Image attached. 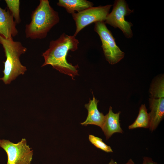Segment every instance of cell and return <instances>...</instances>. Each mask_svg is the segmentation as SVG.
<instances>
[{
  "label": "cell",
  "mask_w": 164,
  "mask_h": 164,
  "mask_svg": "<svg viewBox=\"0 0 164 164\" xmlns=\"http://www.w3.org/2000/svg\"><path fill=\"white\" fill-rule=\"evenodd\" d=\"M149 92L151 98L164 97L163 76L158 77L155 80L150 87Z\"/></svg>",
  "instance_id": "obj_14"
},
{
  "label": "cell",
  "mask_w": 164,
  "mask_h": 164,
  "mask_svg": "<svg viewBox=\"0 0 164 164\" xmlns=\"http://www.w3.org/2000/svg\"><path fill=\"white\" fill-rule=\"evenodd\" d=\"M0 43L2 46L6 58L3 62L4 76L0 78V80L5 84H9L20 75L24 74L26 71V67L21 63L20 57L26 52L27 49L20 42L14 41L13 38L6 39L1 35Z\"/></svg>",
  "instance_id": "obj_3"
},
{
  "label": "cell",
  "mask_w": 164,
  "mask_h": 164,
  "mask_svg": "<svg viewBox=\"0 0 164 164\" xmlns=\"http://www.w3.org/2000/svg\"><path fill=\"white\" fill-rule=\"evenodd\" d=\"M142 164H159L154 161L151 158L144 157Z\"/></svg>",
  "instance_id": "obj_17"
},
{
  "label": "cell",
  "mask_w": 164,
  "mask_h": 164,
  "mask_svg": "<svg viewBox=\"0 0 164 164\" xmlns=\"http://www.w3.org/2000/svg\"><path fill=\"white\" fill-rule=\"evenodd\" d=\"M120 112L116 113H114L112 107L110 106L108 112L105 115V119L101 128L107 140L115 133H123V131L121 127L120 123Z\"/></svg>",
  "instance_id": "obj_10"
},
{
  "label": "cell",
  "mask_w": 164,
  "mask_h": 164,
  "mask_svg": "<svg viewBox=\"0 0 164 164\" xmlns=\"http://www.w3.org/2000/svg\"><path fill=\"white\" fill-rule=\"evenodd\" d=\"M98 102L99 101L96 100L93 96V99H90L88 103L85 104V107L87 110L88 115L85 121L80 123L81 125L86 126L88 125H93L101 128L105 116L98 109Z\"/></svg>",
  "instance_id": "obj_11"
},
{
  "label": "cell",
  "mask_w": 164,
  "mask_h": 164,
  "mask_svg": "<svg viewBox=\"0 0 164 164\" xmlns=\"http://www.w3.org/2000/svg\"><path fill=\"white\" fill-rule=\"evenodd\" d=\"M58 12L50 6L48 0H40L39 5L31 15L30 22L25 26L26 38L42 39L60 21Z\"/></svg>",
  "instance_id": "obj_2"
},
{
  "label": "cell",
  "mask_w": 164,
  "mask_h": 164,
  "mask_svg": "<svg viewBox=\"0 0 164 164\" xmlns=\"http://www.w3.org/2000/svg\"><path fill=\"white\" fill-rule=\"evenodd\" d=\"M150 119L149 114L145 104H142L139 108L138 116L135 121L128 126L129 129L137 128H149Z\"/></svg>",
  "instance_id": "obj_13"
},
{
  "label": "cell",
  "mask_w": 164,
  "mask_h": 164,
  "mask_svg": "<svg viewBox=\"0 0 164 164\" xmlns=\"http://www.w3.org/2000/svg\"><path fill=\"white\" fill-rule=\"evenodd\" d=\"M16 25L8 9H3L0 7V35L6 39H12L18 33Z\"/></svg>",
  "instance_id": "obj_8"
},
{
  "label": "cell",
  "mask_w": 164,
  "mask_h": 164,
  "mask_svg": "<svg viewBox=\"0 0 164 164\" xmlns=\"http://www.w3.org/2000/svg\"><path fill=\"white\" fill-rule=\"evenodd\" d=\"M79 42L75 36L63 33L55 40H51L49 48L42 53L44 62L43 67L50 65L59 72L69 75L72 79L78 75V65L73 66L69 63L66 57L69 51L77 50Z\"/></svg>",
  "instance_id": "obj_1"
},
{
  "label": "cell",
  "mask_w": 164,
  "mask_h": 164,
  "mask_svg": "<svg viewBox=\"0 0 164 164\" xmlns=\"http://www.w3.org/2000/svg\"><path fill=\"white\" fill-rule=\"evenodd\" d=\"M89 139L90 142L96 148L108 153L113 152L111 147L104 142L101 138L93 135H89Z\"/></svg>",
  "instance_id": "obj_16"
},
{
  "label": "cell",
  "mask_w": 164,
  "mask_h": 164,
  "mask_svg": "<svg viewBox=\"0 0 164 164\" xmlns=\"http://www.w3.org/2000/svg\"><path fill=\"white\" fill-rule=\"evenodd\" d=\"M8 9L12 15L15 22L17 24L21 22L20 16V2L19 0H5Z\"/></svg>",
  "instance_id": "obj_15"
},
{
  "label": "cell",
  "mask_w": 164,
  "mask_h": 164,
  "mask_svg": "<svg viewBox=\"0 0 164 164\" xmlns=\"http://www.w3.org/2000/svg\"><path fill=\"white\" fill-rule=\"evenodd\" d=\"M133 12V10L129 9L125 0H115L112 10L108 15L104 22L114 28H119L126 38H132L133 33L131 27L132 24L125 20V17Z\"/></svg>",
  "instance_id": "obj_6"
},
{
  "label": "cell",
  "mask_w": 164,
  "mask_h": 164,
  "mask_svg": "<svg viewBox=\"0 0 164 164\" xmlns=\"http://www.w3.org/2000/svg\"><path fill=\"white\" fill-rule=\"evenodd\" d=\"M112 5H108L92 7L80 12L72 14L76 26V29L73 36L76 37L82 29L93 23L104 22Z\"/></svg>",
  "instance_id": "obj_7"
},
{
  "label": "cell",
  "mask_w": 164,
  "mask_h": 164,
  "mask_svg": "<svg viewBox=\"0 0 164 164\" xmlns=\"http://www.w3.org/2000/svg\"><path fill=\"white\" fill-rule=\"evenodd\" d=\"M57 5L64 8L67 12L71 14L75 11L80 12L94 5L92 2L86 0H59Z\"/></svg>",
  "instance_id": "obj_12"
},
{
  "label": "cell",
  "mask_w": 164,
  "mask_h": 164,
  "mask_svg": "<svg viewBox=\"0 0 164 164\" xmlns=\"http://www.w3.org/2000/svg\"><path fill=\"white\" fill-rule=\"evenodd\" d=\"M94 30L100 37L105 57L110 64H115L124 58V53L116 45L114 37L104 22H95Z\"/></svg>",
  "instance_id": "obj_4"
},
{
  "label": "cell",
  "mask_w": 164,
  "mask_h": 164,
  "mask_svg": "<svg viewBox=\"0 0 164 164\" xmlns=\"http://www.w3.org/2000/svg\"><path fill=\"white\" fill-rule=\"evenodd\" d=\"M0 147L7 154V164H30L33 155V150L27 144L26 139L22 138L17 143L9 140L0 139Z\"/></svg>",
  "instance_id": "obj_5"
},
{
  "label": "cell",
  "mask_w": 164,
  "mask_h": 164,
  "mask_svg": "<svg viewBox=\"0 0 164 164\" xmlns=\"http://www.w3.org/2000/svg\"><path fill=\"white\" fill-rule=\"evenodd\" d=\"M108 164H118L113 159H111ZM125 164H135L133 160L130 159L128 162Z\"/></svg>",
  "instance_id": "obj_18"
},
{
  "label": "cell",
  "mask_w": 164,
  "mask_h": 164,
  "mask_svg": "<svg viewBox=\"0 0 164 164\" xmlns=\"http://www.w3.org/2000/svg\"><path fill=\"white\" fill-rule=\"evenodd\" d=\"M151 111L149 114L150 119L149 127L151 132L155 131L164 117V97L149 99Z\"/></svg>",
  "instance_id": "obj_9"
}]
</instances>
